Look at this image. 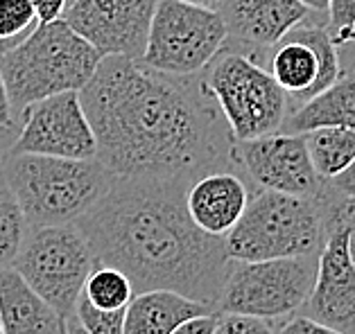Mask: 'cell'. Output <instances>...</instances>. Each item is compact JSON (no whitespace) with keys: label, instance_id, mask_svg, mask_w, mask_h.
Listing matches in <instances>:
<instances>
[{"label":"cell","instance_id":"obj_1","mask_svg":"<svg viewBox=\"0 0 355 334\" xmlns=\"http://www.w3.org/2000/svg\"><path fill=\"white\" fill-rule=\"evenodd\" d=\"M80 102L98 142L95 160L118 178L193 183L213 169L236 167V140L199 77L190 82L105 57Z\"/></svg>","mask_w":355,"mask_h":334},{"label":"cell","instance_id":"obj_2","mask_svg":"<svg viewBox=\"0 0 355 334\" xmlns=\"http://www.w3.org/2000/svg\"><path fill=\"white\" fill-rule=\"evenodd\" d=\"M181 178H116L111 190L75 221L95 264L132 280L134 294L168 289L218 314L233 260L224 237L195 226Z\"/></svg>","mask_w":355,"mask_h":334},{"label":"cell","instance_id":"obj_3","mask_svg":"<svg viewBox=\"0 0 355 334\" xmlns=\"http://www.w3.org/2000/svg\"><path fill=\"white\" fill-rule=\"evenodd\" d=\"M3 178L14 192L30 228L75 224L118 176L100 160H71L34 154H10Z\"/></svg>","mask_w":355,"mask_h":334},{"label":"cell","instance_id":"obj_4","mask_svg":"<svg viewBox=\"0 0 355 334\" xmlns=\"http://www.w3.org/2000/svg\"><path fill=\"white\" fill-rule=\"evenodd\" d=\"M102 57L68 23L55 21L39 25L21 46L0 57L7 95L16 115L37 102L80 93L98 71Z\"/></svg>","mask_w":355,"mask_h":334},{"label":"cell","instance_id":"obj_5","mask_svg":"<svg viewBox=\"0 0 355 334\" xmlns=\"http://www.w3.org/2000/svg\"><path fill=\"white\" fill-rule=\"evenodd\" d=\"M328 192L306 199L258 190L240 221L224 237L229 258L233 262H263L319 255L328 237Z\"/></svg>","mask_w":355,"mask_h":334},{"label":"cell","instance_id":"obj_6","mask_svg":"<svg viewBox=\"0 0 355 334\" xmlns=\"http://www.w3.org/2000/svg\"><path fill=\"white\" fill-rule=\"evenodd\" d=\"M236 142L279 133L290 113L288 95L256 59L224 48L199 75Z\"/></svg>","mask_w":355,"mask_h":334},{"label":"cell","instance_id":"obj_7","mask_svg":"<svg viewBox=\"0 0 355 334\" xmlns=\"http://www.w3.org/2000/svg\"><path fill=\"white\" fill-rule=\"evenodd\" d=\"M93 264L84 233L75 224H64L30 228L12 269L53 305L68 330L75 332V307Z\"/></svg>","mask_w":355,"mask_h":334},{"label":"cell","instance_id":"obj_8","mask_svg":"<svg viewBox=\"0 0 355 334\" xmlns=\"http://www.w3.org/2000/svg\"><path fill=\"white\" fill-rule=\"evenodd\" d=\"M229 41L227 23L218 10L161 0L147 34L141 64L172 77L202 75Z\"/></svg>","mask_w":355,"mask_h":334},{"label":"cell","instance_id":"obj_9","mask_svg":"<svg viewBox=\"0 0 355 334\" xmlns=\"http://www.w3.org/2000/svg\"><path fill=\"white\" fill-rule=\"evenodd\" d=\"M319 255L263 262H233L218 314L283 319L299 312L317 280Z\"/></svg>","mask_w":355,"mask_h":334},{"label":"cell","instance_id":"obj_10","mask_svg":"<svg viewBox=\"0 0 355 334\" xmlns=\"http://www.w3.org/2000/svg\"><path fill=\"white\" fill-rule=\"evenodd\" d=\"M265 57L267 73L288 95L290 113L344 77L340 53L326 25H299Z\"/></svg>","mask_w":355,"mask_h":334},{"label":"cell","instance_id":"obj_11","mask_svg":"<svg viewBox=\"0 0 355 334\" xmlns=\"http://www.w3.org/2000/svg\"><path fill=\"white\" fill-rule=\"evenodd\" d=\"M233 163L258 190L290 196H324L328 183L315 172L301 133H270L254 140L233 142Z\"/></svg>","mask_w":355,"mask_h":334},{"label":"cell","instance_id":"obj_12","mask_svg":"<svg viewBox=\"0 0 355 334\" xmlns=\"http://www.w3.org/2000/svg\"><path fill=\"white\" fill-rule=\"evenodd\" d=\"M12 154L91 160L98 142L84 113L80 93H59L23 111Z\"/></svg>","mask_w":355,"mask_h":334},{"label":"cell","instance_id":"obj_13","mask_svg":"<svg viewBox=\"0 0 355 334\" xmlns=\"http://www.w3.org/2000/svg\"><path fill=\"white\" fill-rule=\"evenodd\" d=\"M161 0H71L64 14L68 28L105 57L141 62L147 34Z\"/></svg>","mask_w":355,"mask_h":334},{"label":"cell","instance_id":"obj_14","mask_svg":"<svg viewBox=\"0 0 355 334\" xmlns=\"http://www.w3.org/2000/svg\"><path fill=\"white\" fill-rule=\"evenodd\" d=\"M299 314L340 334H355V267L344 228L328 230L315 287Z\"/></svg>","mask_w":355,"mask_h":334},{"label":"cell","instance_id":"obj_15","mask_svg":"<svg viewBox=\"0 0 355 334\" xmlns=\"http://www.w3.org/2000/svg\"><path fill=\"white\" fill-rule=\"evenodd\" d=\"M220 14L229 32L224 48L256 59L313 12L299 0H224Z\"/></svg>","mask_w":355,"mask_h":334},{"label":"cell","instance_id":"obj_16","mask_svg":"<svg viewBox=\"0 0 355 334\" xmlns=\"http://www.w3.org/2000/svg\"><path fill=\"white\" fill-rule=\"evenodd\" d=\"M251 199L240 169H213L186 187V210L195 226L213 237H227Z\"/></svg>","mask_w":355,"mask_h":334},{"label":"cell","instance_id":"obj_17","mask_svg":"<svg viewBox=\"0 0 355 334\" xmlns=\"http://www.w3.org/2000/svg\"><path fill=\"white\" fill-rule=\"evenodd\" d=\"M0 323L5 334H66L62 314L14 269L0 271Z\"/></svg>","mask_w":355,"mask_h":334},{"label":"cell","instance_id":"obj_18","mask_svg":"<svg viewBox=\"0 0 355 334\" xmlns=\"http://www.w3.org/2000/svg\"><path fill=\"white\" fill-rule=\"evenodd\" d=\"M215 314L211 307L168 289L136 294L125 312V334H172L184 321Z\"/></svg>","mask_w":355,"mask_h":334},{"label":"cell","instance_id":"obj_19","mask_svg":"<svg viewBox=\"0 0 355 334\" xmlns=\"http://www.w3.org/2000/svg\"><path fill=\"white\" fill-rule=\"evenodd\" d=\"M328 127L355 129V82L351 77H340L306 104L288 113L281 133H308Z\"/></svg>","mask_w":355,"mask_h":334},{"label":"cell","instance_id":"obj_20","mask_svg":"<svg viewBox=\"0 0 355 334\" xmlns=\"http://www.w3.org/2000/svg\"><path fill=\"white\" fill-rule=\"evenodd\" d=\"M303 138L315 172L324 181H333L355 160V129L328 127L303 133Z\"/></svg>","mask_w":355,"mask_h":334},{"label":"cell","instance_id":"obj_21","mask_svg":"<svg viewBox=\"0 0 355 334\" xmlns=\"http://www.w3.org/2000/svg\"><path fill=\"white\" fill-rule=\"evenodd\" d=\"M82 294L98 310H125L136 296L132 280L120 269L109 267V264H93Z\"/></svg>","mask_w":355,"mask_h":334},{"label":"cell","instance_id":"obj_22","mask_svg":"<svg viewBox=\"0 0 355 334\" xmlns=\"http://www.w3.org/2000/svg\"><path fill=\"white\" fill-rule=\"evenodd\" d=\"M28 230V219H25L19 201L10 185L5 183V178L0 176V271L12 269Z\"/></svg>","mask_w":355,"mask_h":334},{"label":"cell","instance_id":"obj_23","mask_svg":"<svg viewBox=\"0 0 355 334\" xmlns=\"http://www.w3.org/2000/svg\"><path fill=\"white\" fill-rule=\"evenodd\" d=\"M39 28L30 0H0V57L21 46Z\"/></svg>","mask_w":355,"mask_h":334},{"label":"cell","instance_id":"obj_24","mask_svg":"<svg viewBox=\"0 0 355 334\" xmlns=\"http://www.w3.org/2000/svg\"><path fill=\"white\" fill-rule=\"evenodd\" d=\"M125 312L127 307L125 310H98L82 294L75 307L77 328L82 330V334H125Z\"/></svg>","mask_w":355,"mask_h":334},{"label":"cell","instance_id":"obj_25","mask_svg":"<svg viewBox=\"0 0 355 334\" xmlns=\"http://www.w3.org/2000/svg\"><path fill=\"white\" fill-rule=\"evenodd\" d=\"M326 219L328 230L331 228H344L346 242H349V255L355 267V199L351 196L328 192V205H326Z\"/></svg>","mask_w":355,"mask_h":334},{"label":"cell","instance_id":"obj_26","mask_svg":"<svg viewBox=\"0 0 355 334\" xmlns=\"http://www.w3.org/2000/svg\"><path fill=\"white\" fill-rule=\"evenodd\" d=\"M326 30L337 48L355 39V0H331L328 3Z\"/></svg>","mask_w":355,"mask_h":334},{"label":"cell","instance_id":"obj_27","mask_svg":"<svg viewBox=\"0 0 355 334\" xmlns=\"http://www.w3.org/2000/svg\"><path fill=\"white\" fill-rule=\"evenodd\" d=\"M215 334H276L267 319L247 314H218Z\"/></svg>","mask_w":355,"mask_h":334},{"label":"cell","instance_id":"obj_28","mask_svg":"<svg viewBox=\"0 0 355 334\" xmlns=\"http://www.w3.org/2000/svg\"><path fill=\"white\" fill-rule=\"evenodd\" d=\"M276 334H340V332L326 328V325L308 319V316H303V314H297V316H292L288 323H283L281 330Z\"/></svg>","mask_w":355,"mask_h":334},{"label":"cell","instance_id":"obj_29","mask_svg":"<svg viewBox=\"0 0 355 334\" xmlns=\"http://www.w3.org/2000/svg\"><path fill=\"white\" fill-rule=\"evenodd\" d=\"M30 3L34 7V12H37L39 25H46V23L62 21L71 0H30Z\"/></svg>","mask_w":355,"mask_h":334},{"label":"cell","instance_id":"obj_30","mask_svg":"<svg viewBox=\"0 0 355 334\" xmlns=\"http://www.w3.org/2000/svg\"><path fill=\"white\" fill-rule=\"evenodd\" d=\"M215 325H218V314H202L184 321L172 334H215Z\"/></svg>","mask_w":355,"mask_h":334},{"label":"cell","instance_id":"obj_31","mask_svg":"<svg viewBox=\"0 0 355 334\" xmlns=\"http://www.w3.org/2000/svg\"><path fill=\"white\" fill-rule=\"evenodd\" d=\"M326 183L335 194L351 196V199H355V160L344 169L340 176H335L333 181H326Z\"/></svg>","mask_w":355,"mask_h":334},{"label":"cell","instance_id":"obj_32","mask_svg":"<svg viewBox=\"0 0 355 334\" xmlns=\"http://www.w3.org/2000/svg\"><path fill=\"white\" fill-rule=\"evenodd\" d=\"M16 118H19V115L14 113L10 95H7V86H5L3 73H0V129H12V127H21V122Z\"/></svg>","mask_w":355,"mask_h":334},{"label":"cell","instance_id":"obj_33","mask_svg":"<svg viewBox=\"0 0 355 334\" xmlns=\"http://www.w3.org/2000/svg\"><path fill=\"white\" fill-rule=\"evenodd\" d=\"M337 53H340L342 75H344V77H351V80L355 82V39L349 41L346 46H340V48H337Z\"/></svg>","mask_w":355,"mask_h":334},{"label":"cell","instance_id":"obj_34","mask_svg":"<svg viewBox=\"0 0 355 334\" xmlns=\"http://www.w3.org/2000/svg\"><path fill=\"white\" fill-rule=\"evenodd\" d=\"M19 136V127H12V129H0V176H3V167L7 158L12 154V145Z\"/></svg>","mask_w":355,"mask_h":334},{"label":"cell","instance_id":"obj_35","mask_svg":"<svg viewBox=\"0 0 355 334\" xmlns=\"http://www.w3.org/2000/svg\"><path fill=\"white\" fill-rule=\"evenodd\" d=\"M303 7H308L310 12H317V14H328V3L331 0H299Z\"/></svg>","mask_w":355,"mask_h":334},{"label":"cell","instance_id":"obj_36","mask_svg":"<svg viewBox=\"0 0 355 334\" xmlns=\"http://www.w3.org/2000/svg\"><path fill=\"white\" fill-rule=\"evenodd\" d=\"M184 3L188 5H197V7H204V10H218L220 12V7L224 0H184Z\"/></svg>","mask_w":355,"mask_h":334},{"label":"cell","instance_id":"obj_37","mask_svg":"<svg viewBox=\"0 0 355 334\" xmlns=\"http://www.w3.org/2000/svg\"><path fill=\"white\" fill-rule=\"evenodd\" d=\"M66 334H82V332H71V330H68Z\"/></svg>","mask_w":355,"mask_h":334},{"label":"cell","instance_id":"obj_38","mask_svg":"<svg viewBox=\"0 0 355 334\" xmlns=\"http://www.w3.org/2000/svg\"><path fill=\"white\" fill-rule=\"evenodd\" d=\"M0 334H5V332H3V323H0Z\"/></svg>","mask_w":355,"mask_h":334}]
</instances>
